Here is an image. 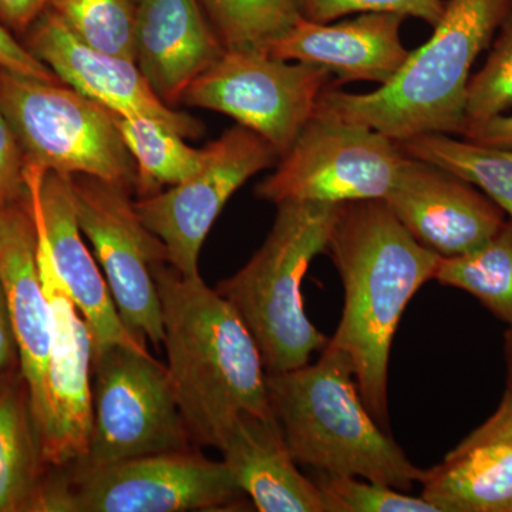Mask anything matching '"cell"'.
<instances>
[{"mask_svg": "<svg viewBox=\"0 0 512 512\" xmlns=\"http://www.w3.org/2000/svg\"><path fill=\"white\" fill-rule=\"evenodd\" d=\"M328 249L345 288L342 319L329 342L352 360L363 403L387 430L394 335L441 256L421 245L383 200L345 204Z\"/></svg>", "mask_w": 512, "mask_h": 512, "instance_id": "obj_1", "label": "cell"}, {"mask_svg": "<svg viewBox=\"0 0 512 512\" xmlns=\"http://www.w3.org/2000/svg\"><path fill=\"white\" fill-rule=\"evenodd\" d=\"M167 373L178 410L195 446L220 450L244 413L271 416L258 345L231 305L201 275L165 264L154 272Z\"/></svg>", "mask_w": 512, "mask_h": 512, "instance_id": "obj_2", "label": "cell"}, {"mask_svg": "<svg viewBox=\"0 0 512 512\" xmlns=\"http://www.w3.org/2000/svg\"><path fill=\"white\" fill-rule=\"evenodd\" d=\"M511 8L512 0H446L433 35L410 52L389 83L370 93L328 89L319 109L396 143L427 134L463 136L471 69Z\"/></svg>", "mask_w": 512, "mask_h": 512, "instance_id": "obj_3", "label": "cell"}, {"mask_svg": "<svg viewBox=\"0 0 512 512\" xmlns=\"http://www.w3.org/2000/svg\"><path fill=\"white\" fill-rule=\"evenodd\" d=\"M269 403L296 463L409 491L420 470L366 409L355 367L328 343L318 362L268 373Z\"/></svg>", "mask_w": 512, "mask_h": 512, "instance_id": "obj_4", "label": "cell"}, {"mask_svg": "<svg viewBox=\"0 0 512 512\" xmlns=\"http://www.w3.org/2000/svg\"><path fill=\"white\" fill-rule=\"evenodd\" d=\"M343 207L326 202L279 204L262 247L215 289L251 332L266 373L308 365L329 343L306 316L301 289L313 259L328 251Z\"/></svg>", "mask_w": 512, "mask_h": 512, "instance_id": "obj_5", "label": "cell"}, {"mask_svg": "<svg viewBox=\"0 0 512 512\" xmlns=\"http://www.w3.org/2000/svg\"><path fill=\"white\" fill-rule=\"evenodd\" d=\"M0 110L18 137L26 163L64 175L136 184V164L114 113L62 82L0 69Z\"/></svg>", "mask_w": 512, "mask_h": 512, "instance_id": "obj_6", "label": "cell"}, {"mask_svg": "<svg viewBox=\"0 0 512 512\" xmlns=\"http://www.w3.org/2000/svg\"><path fill=\"white\" fill-rule=\"evenodd\" d=\"M69 470L53 481L47 511H217L235 507L245 495L224 461L192 448Z\"/></svg>", "mask_w": 512, "mask_h": 512, "instance_id": "obj_7", "label": "cell"}, {"mask_svg": "<svg viewBox=\"0 0 512 512\" xmlns=\"http://www.w3.org/2000/svg\"><path fill=\"white\" fill-rule=\"evenodd\" d=\"M406 157L396 141L375 128L318 109L255 194L276 205L384 200Z\"/></svg>", "mask_w": 512, "mask_h": 512, "instance_id": "obj_8", "label": "cell"}, {"mask_svg": "<svg viewBox=\"0 0 512 512\" xmlns=\"http://www.w3.org/2000/svg\"><path fill=\"white\" fill-rule=\"evenodd\" d=\"M332 74L261 49H224L181 103L217 111L264 138L281 158L319 109Z\"/></svg>", "mask_w": 512, "mask_h": 512, "instance_id": "obj_9", "label": "cell"}, {"mask_svg": "<svg viewBox=\"0 0 512 512\" xmlns=\"http://www.w3.org/2000/svg\"><path fill=\"white\" fill-rule=\"evenodd\" d=\"M93 426L79 464L104 466L148 454L190 450L167 367L150 352L111 346L93 359Z\"/></svg>", "mask_w": 512, "mask_h": 512, "instance_id": "obj_10", "label": "cell"}, {"mask_svg": "<svg viewBox=\"0 0 512 512\" xmlns=\"http://www.w3.org/2000/svg\"><path fill=\"white\" fill-rule=\"evenodd\" d=\"M74 211L92 245L124 325L141 342L163 345L164 326L154 272L167 249L137 214L130 188L72 175Z\"/></svg>", "mask_w": 512, "mask_h": 512, "instance_id": "obj_11", "label": "cell"}, {"mask_svg": "<svg viewBox=\"0 0 512 512\" xmlns=\"http://www.w3.org/2000/svg\"><path fill=\"white\" fill-rule=\"evenodd\" d=\"M204 151L200 170L183 183L134 201L141 221L167 249L168 264L184 276L200 275L202 245L229 198L279 160L264 138L239 124Z\"/></svg>", "mask_w": 512, "mask_h": 512, "instance_id": "obj_12", "label": "cell"}, {"mask_svg": "<svg viewBox=\"0 0 512 512\" xmlns=\"http://www.w3.org/2000/svg\"><path fill=\"white\" fill-rule=\"evenodd\" d=\"M32 215L40 276L52 322L47 369L50 419L42 437V451L47 466L63 470L82 463L89 453L93 426V338L57 274L42 224L33 211Z\"/></svg>", "mask_w": 512, "mask_h": 512, "instance_id": "obj_13", "label": "cell"}, {"mask_svg": "<svg viewBox=\"0 0 512 512\" xmlns=\"http://www.w3.org/2000/svg\"><path fill=\"white\" fill-rule=\"evenodd\" d=\"M28 201L42 224L53 264L93 338V359L111 346L147 352L120 318L99 262L84 242L74 211L70 175L26 163Z\"/></svg>", "mask_w": 512, "mask_h": 512, "instance_id": "obj_14", "label": "cell"}, {"mask_svg": "<svg viewBox=\"0 0 512 512\" xmlns=\"http://www.w3.org/2000/svg\"><path fill=\"white\" fill-rule=\"evenodd\" d=\"M383 201L421 245L441 258L476 251L507 222L505 212L473 184L409 156Z\"/></svg>", "mask_w": 512, "mask_h": 512, "instance_id": "obj_15", "label": "cell"}, {"mask_svg": "<svg viewBox=\"0 0 512 512\" xmlns=\"http://www.w3.org/2000/svg\"><path fill=\"white\" fill-rule=\"evenodd\" d=\"M25 45L60 82L111 113L151 117L184 138L201 136L204 131L200 121L168 106L157 96L134 60L87 46L53 9L47 10L26 33Z\"/></svg>", "mask_w": 512, "mask_h": 512, "instance_id": "obj_16", "label": "cell"}, {"mask_svg": "<svg viewBox=\"0 0 512 512\" xmlns=\"http://www.w3.org/2000/svg\"><path fill=\"white\" fill-rule=\"evenodd\" d=\"M0 284L8 302L20 372L28 386L30 409L42 443L50 419L47 369L52 322L40 276L36 224L28 197L0 207Z\"/></svg>", "mask_w": 512, "mask_h": 512, "instance_id": "obj_17", "label": "cell"}, {"mask_svg": "<svg viewBox=\"0 0 512 512\" xmlns=\"http://www.w3.org/2000/svg\"><path fill=\"white\" fill-rule=\"evenodd\" d=\"M404 19L387 12L360 13L338 23L301 18L272 40L265 52L288 62L322 67L335 77V86L353 82L383 86L412 52L400 35Z\"/></svg>", "mask_w": 512, "mask_h": 512, "instance_id": "obj_18", "label": "cell"}, {"mask_svg": "<svg viewBox=\"0 0 512 512\" xmlns=\"http://www.w3.org/2000/svg\"><path fill=\"white\" fill-rule=\"evenodd\" d=\"M200 0H143L137 5L136 63L157 96L177 106L185 90L224 52Z\"/></svg>", "mask_w": 512, "mask_h": 512, "instance_id": "obj_19", "label": "cell"}, {"mask_svg": "<svg viewBox=\"0 0 512 512\" xmlns=\"http://www.w3.org/2000/svg\"><path fill=\"white\" fill-rule=\"evenodd\" d=\"M220 451L259 512H329L318 485L296 467L275 414L238 416Z\"/></svg>", "mask_w": 512, "mask_h": 512, "instance_id": "obj_20", "label": "cell"}, {"mask_svg": "<svg viewBox=\"0 0 512 512\" xmlns=\"http://www.w3.org/2000/svg\"><path fill=\"white\" fill-rule=\"evenodd\" d=\"M421 484V497L439 512H512V446L485 443L448 453Z\"/></svg>", "mask_w": 512, "mask_h": 512, "instance_id": "obj_21", "label": "cell"}, {"mask_svg": "<svg viewBox=\"0 0 512 512\" xmlns=\"http://www.w3.org/2000/svg\"><path fill=\"white\" fill-rule=\"evenodd\" d=\"M47 468L18 366L0 379V512H32Z\"/></svg>", "mask_w": 512, "mask_h": 512, "instance_id": "obj_22", "label": "cell"}, {"mask_svg": "<svg viewBox=\"0 0 512 512\" xmlns=\"http://www.w3.org/2000/svg\"><path fill=\"white\" fill-rule=\"evenodd\" d=\"M128 153L136 164V184L141 197L183 183L200 170L205 151L188 146L184 137L151 117L114 114Z\"/></svg>", "mask_w": 512, "mask_h": 512, "instance_id": "obj_23", "label": "cell"}, {"mask_svg": "<svg viewBox=\"0 0 512 512\" xmlns=\"http://www.w3.org/2000/svg\"><path fill=\"white\" fill-rule=\"evenodd\" d=\"M399 144L406 156L439 165L480 188L512 221V150L427 134Z\"/></svg>", "mask_w": 512, "mask_h": 512, "instance_id": "obj_24", "label": "cell"}, {"mask_svg": "<svg viewBox=\"0 0 512 512\" xmlns=\"http://www.w3.org/2000/svg\"><path fill=\"white\" fill-rule=\"evenodd\" d=\"M434 279L476 296L512 329V221L476 251L441 258Z\"/></svg>", "mask_w": 512, "mask_h": 512, "instance_id": "obj_25", "label": "cell"}, {"mask_svg": "<svg viewBox=\"0 0 512 512\" xmlns=\"http://www.w3.org/2000/svg\"><path fill=\"white\" fill-rule=\"evenodd\" d=\"M225 49H261L302 18L298 0H200Z\"/></svg>", "mask_w": 512, "mask_h": 512, "instance_id": "obj_26", "label": "cell"}, {"mask_svg": "<svg viewBox=\"0 0 512 512\" xmlns=\"http://www.w3.org/2000/svg\"><path fill=\"white\" fill-rule=\"evenodd\" d=\"M52 9L87 46L136 62L134 0H55Z\"/></svg>", "mask_w": 512, "mask_h": 512, "instance_id": "obj_27", "label": "cell"}, {"mask_svg": "<svg viewBox=\"0 0 512 512\" xmlns=\"http://www.w3.org/2000/svg\"><path fill=\"white\" fill-rule=\"evenodd\" d=\"M512 109V8L498 29L483 69L467 87V123L484 121ZM467 126V124H466Z\"/></svg>", "mask_w": 512, "mask_h": 512, "instance_id": "obj_28", "label": "cell"}, {"mask_svg": "<svg viewBox=\"0 0 512 512\" xmlns=\"http://www.w3.org/2000/svg\"><path fill=\"white\" fill-rule=\"evenodd\" d=\"M329 512H439L433 504L396 488L352 476L318 471L315 480Z\"/></svg>", "mask_w": 512, "mask_h": 512, "instance_id": "obj_29", "label": "cell"}, {"mask_svg": "<svg viewBox=\"0 0 512 512\" xmlns=\"http://www.w3.org/2000/svg\"><path fill=\"white\" fill-rule=\"evenodd\" d=\"M302 18L312 22H335L360 13H397L436 26L443 15V0H298Z\"/></svg>", "mask_w": 512, "mask_h": 512, "instance_id": "obj_30", "label": "cell"}, {"mask_svg": "<svg viewBox=\"0 0 512 512\" xmlns=\"http://www.w3.org/2000/svg\"><path fill=\"white\" fill-rule=\"evenodd\" d=\"M26 157L15 131L0 110V207L28 197Z\"/></svg>", "mask_w": 512, "mask_h": 512, "instance_id": "obj_31", "label": "cell"}, {"mask_svg": "<svg viewBox=\"0 0 512 512\" xmlns=\"http://www.w3.org/2000/svg\"><path fill=\"white\" fill-rule=\"evenodd\" d=\"M0 69L45 82H60L55 73L19 42L15 33L0 22Z\"/></svg>", "mask_w": 512, "mask_h": 512, "instance_id": "obj_32", "label": "cell"}, {"mask_svg": "<svg viewBox=\"0 0 512 512\" xmlns=\"http://www.w3.org/2000/svg\"><path fill=\"white\" fill-rule=\"evenodd\" d=\"M485 443H505L512 446V397L504 396L497 412L450 453H461Z\"/></svg>", "mask_w": 512, "mask_h": 512, "instance_id": "obj_33", "label": "cell"}, {"mask_svg": "<svg viewBox=\"0 0 512 512\" xmlns=\"http://www.w3.org/2000/svg\"><path fill=\"white\" fill-rule=\"evenodd\" d=\"M55 0H0V22L18 35H25Z\"/></svg>", "mask_w": 512, "mask_h": 512, "instance_id": "obj_34", "label": "cell"}, {"mask_svg": "<svg viewBox=\"0 0 512 512\" xmlns=\"http://www.w3.org/2000/svg\"><path fill=\"white\" fill-rule=\"evenodd\" d=\"M463 137L481 146L512 150V114H500L488 120L467 123Z\"/></svg>", "mask_w": 512, "mask_h": 512, "instance_id": "obj_35", "label": "cell"}, {"mask_svg": "<svg viewBox=\"0 0 512 512\" xmlns=\"http://www.w3.org/2000/svg\"><path fill=\"white\" fill-rule=\"evenodd\" d=\"M19 366V350L5 292L0 284V379Z\"/></svg>", "mask_w": 512, "mask_h": 512, "instance_id": "obj_36", "label": "cell"}, {"mask_svg": "<svg viewBox=\"0 0 512 512\" xmlns=\"http://www.w3.org/2000/svg\"><path fill=\"white\" fill-rule=\"evenodd\" d=\"M505 357H507L508 379L507 392L504 396L512 397V329L508 330L505 335Z\"/></svg>", "mask_w": 512, "mask_h": 512, "instance_id": "obj_37", "label": "cell"}, {"mask_svg": "<svg viewBox=\"0 0 512 512\" xmlns=\"http://www.w3.org/2000/svg\"><path fill=\"white\" fill-rule=\"evenodd\" d=\"M134 2H136L138 5V3L143 2V0H134Z\"/></svg>", "mask_w": 512, "mask_h": 512, "instance_id": "obj_38", "label": "cell"}]
</instances>
